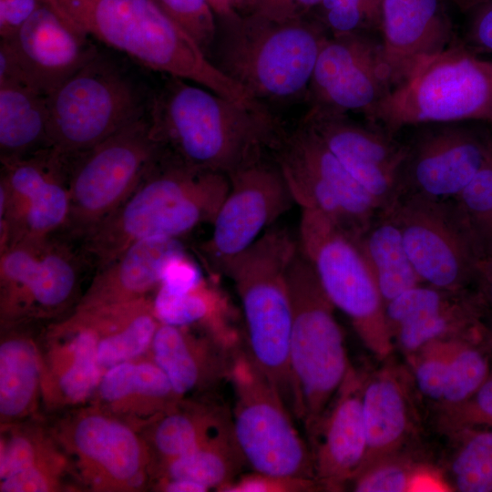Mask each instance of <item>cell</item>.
Listing matches in <instances>:
<instances>
[{"label": "cell", "instance_id": "816d5d0a", "mask_svg": "<svg viewBox=\"0 0 492 492\" xmlns=\"http://www.w3.org/2000/svg\"><path fill=\"white\" fill-rule=\"evenodd\" d=\"M159 490L167 492H206L205 487L183 479H160L159 483Z\"/></svg>", "mask_w": 492, "mask_h": 492}, {"label": "cell", "instance_id": "277c9868", "mask_svg": "<svg viewBox=\"0 0 492 492\" xmlns=\"http://www.w3.org/2000/svg\"><path fill=\"white\" fill-rule=\"evenodd\" d=\"M220 22L212 62L255 100L288 101L308 94L329 36L317 19L239 14Z\"/></svg>", "mask_w": 492, "mask_h": 492}, {"label": "cell", "instance_id": "603a6c76", "mask_svg": "<svg viewBox=\"0 0 492 492\" xmlns=\"http://www.w3.org/2000/svg\"><path fill=\"white\" fill-rule=\"evenodd\" d=\"M364 375L351 365L308 441L315 479L323 491H343L363 465L367 447L362 408Z\"/></svg>", "mask_w": 492, "mask_h": 492}, {"label": "cell", "instance_id": "f6af8a7d", "mask_svg": "<svg viewBox=\"0 0 492 492\" xmlns=\"http://www.w3.org/2000/svg\"><path fill=\"white\" fill-rule=\"evenodd\" d=\"M62 468L38 467L14 473L0 479L1 492H46L58 487Z\"/></svg>", "mask_w": 492, "mask_h": 492}, {"label": "cell", "instance_id": "30bf717a", "mask_svg": "<svg viewBox=\"0 0 492 492\" xmlns=\"http://www.w3.org/2000/svg\"><path fill=\"white\" fill-rule=\"evenodd\" d=\"M160 153L147 112L69 156V213L63 231L81 241L126 200Z\"/></svg>", "mask_w": 492, "mask_h": 492}, {"label": "cell", "instance_id": "f35d334b", "mask_svg": "<svg viewBox=\"0 0 492 492\" xmlns=\"http://www.w3.org/2000/svg\"><path fill=\"white\" fill-rule=\"evenodd\" d=\"M455 199L483 258L492 250V149L477 175Z\"/></svg>", "mask_w": 492, "mask_h": 492}, {"label": "cell", "instance_id": "ffe728a7", "mask_svg": "<svg viewBox=\"0 0 492 492\" xmlns=\"http://www.w3.org/2000/svg\"><path fill=\"white\" fill-rule=\"evenodd\" d=\"M60 436L93 488L129 490L144 484L149 447L128 425L99 412H84Z\"/></svg>", "mask_w": 492, "mask_h": 492}, {"label": "cell", "instance_id": "9c48e42d", "mask_svg": "<svg viewBox=\"0 0 492 492\" xmlns=\"http://www.w3.org/2000/svg\"><path fill=\"white\" fill-rule=\"evenodd\" d=\"M228 381L234 395L232 431L247 466L257 472L316 480L310 446L246 340L231 352Z\"/></svg>", "mask_w": 492, "mask_h": 492}, {"label": "cell", "instance_id": "52a82bcc", "mask_svg": "<svg viewBox=\"0 0 492 492\" xmlns=\"http://www.w3.org/2000/svg\"><path fill=\"white\" fill-rule=\"evenodd\" d=\"M292 300L289 362L293 414L313 436L350 367L334 305L300 245L288 270Z\"/></svg>", "mask_w": 492, "mask_h": 492}, {"label": "cell", "instance_id": "f1b7e54d", "mask_svg": "<svg viewBox=\"0 0 492 492\" xmlns=\"http://www.w3.org/2000/svg\"><path fill=\"white\" fill-rule=\"evenodd\" d=\"M155 292L153 310L159 323L197 326L228 351L245 342L229 298L204 278L186 290L171 291L159 285Z\"/></svg>", "mask_w": 492, "mask_h": 492}, {"label": "cell", "instance_id": "5b68a950", "mask_svg": "<svg viewBox=\"0 0 492 492\" xmlns=\"http://www.w3.org/2000/svg\"><path fill=\"white\" fill-rule=\"evenodd\" d=\"M298 248V240L286 228L272 226L219 270L232 281L239 295L249 352L292 412L294 392L289 351L292 312L288 270Z\"/></svg>", "mask_w": 492, "mask_h": 492}, {"label": "cell", "instance_id": "f546056e", "mask_svg": "<svg viewBox=\"0 0 492 492\" xmlns=\"http://www.w3.org/2000/svg\"><path fill=\"white\" fill-rule=\"evenodd\" d=\"M50 331L63 339L54 351L49 385L63 401L79 403L98 387L103 376L97 361L98 332L84 314L74 312Z\"/></svg>", "mask_w": 492, "mask_h": 492}, {"label": "cell", "instance_id": "1f68e13d", "mask_svg": "<svg viewBox=\"0 0 492 492\" xmlns=\"http://www.w3.org/2000/svg\"><path fill=\"white\" fill-rule=\"evenodd\" d=\"M51 148L46 96L33 88L0 86V160Z\"/></svg>", "mask_w": 492, "mask_h": 492}, {"label": "cell", "instance_id": "e575fe53", "mask_svg": "<svg viewBox=\"0 0 492 492\" xmlns=\"http://www.w3.org/2000/svg\"><path fill=\"white\" fill-rule=\"evenodd\" d=\"M244 457L231 424L193 450L159 464L160 479H183L216 491L240 476Z\"/></svg>", "mask_w": 492, "mask_h": 492}, {"label": "cell", "instance_id": "c3c4849f", "mask_svg": "<svg viewBox=\"0 0 492 492\" xmlns=\"http://www.w3.org/2000/svg\"><path fill=\"white\" fill-rule=\"evenodd\" d=\"M321 2L322 0H280L262 16L275 20L301 18L307 16L312 10L316 9Z\"/></svg>", "mask_w": 492, "mask_h": 492}, {"label": "cell", "instance_id": "7c38bea8", "mask_svg": "<svg viewBox=\"0 0 492 492\" xmlns=\"http://www.w3.org/2000/svg\"><path fill=\"white\" fill-rule=\"evenodd\" d=\"M1 315L5 324L56 314L92 269L81 242L63 231L0 249Z\"/></svg>", "mask_w": 492, "mask_h": 492}, {"label": "cell", "instance_id": "44dd1931", "mask_svg": "<svg viewBox=\"0 0 492 492\" xmlns=\"http://www.w3.org/2000/svg\"><path fill=\"white\" fill-rule=\"evenodd\" d=\"M302 122L319 135L381 210L396 203L405 155L403 141L372 123L356 122L345 114L309 110Z\"/></svg>", "mask_w": 492, "mask_h": 492}, {"label": "cell", "instance_id": "4fadbf2b", "mask_svg": "<svg viewBox=\"0 0 492 492\" xmlns=\"http://www.w3.org/2000/svg\"><path fill=\"white\" fill-rule=\"evenodd\" d=\"M273 153L294 202L325 214L354 241L381 210L307 124L284 134Z\"/></svg>", "mask_w": 492, "mask_h": 492}, {"label": "cell", "instance_id": "8992f818", "mask_svg": "<svg viewBox=\"0 0 492 492\" xmlns=\"http://www.w3.org/2000/svg\"><path fill=\"white\" fill-rule=\"evenodd\" d=\"M107 47L46 96L51 147L84 152L147 114L153 87Z\"/></svg>", "mask_w": 492, "mask_h": 492}, {"label": "cell", "instance_id": "484cf974", "mask_svg": "<svg viewBox=\"0 0 492 492\" xmlns=\"http://www.w3.org/2000/svg\"><path fill=\"white\" fill-rule=\"evenodd\" d=\"M410 378L411 375L393 364L384 365L371 374H364L362 408L367 447L357 474L373 463L403 450L414 432Z\"/></svg>", "mask_w": 492, "mask_h": 492}, {"label": "cell", "instance_id": "ac0fdd59", "mask_svg": "<svg viewBox=\"0 0 492 492\" xmlns=\"http://www.w3.org/2000/svg\"><path fill=\"white\" fill-rule=\"evenodd\" d=\"M229 179L230 190L211 224V236L200 246L213 272L251 245L295 203L275 160L263 158Z\"/></svg>", "mask_w": 492, "mask_h": 492}, {"label": "cell", "instance_id": "ee69618b", "mask_svg": "<svg viewBox=\"0 0 492 492\" xmlns=\"http://www.w3.org/2000/svg\"><path fill=\"white\" fill-rule=\"evenodd\" d=\"M218 492H314L323 491L319 483L311 478L280 476L251 471L238 476L220 487Z\"/></svg>", "mask_w": 492, "mask_h": 492}, {"label": "cell", "instance_id": "6da1fadb", "mask_svg": "<svg viewBox=\"0 0 492 492\" xmlns=\"http://www.w3.org/2000/svg\"><path fill=\"white\" fill-rule=\"evenodd\" d=\"M148 108L151 132L176 160L228 177L273 152L284 133L265 107L251 108L166 76Z\"/></svg>", "mask_w": 492, "mask_h": 492}, {"label": "cell", "instance_id": "74e56055", "mask_svg": "<svg viewBox=\"0 0 492 492\" xmlns=\"http://www.w3.org/2000/svg\"><path fill=\"white\" fill-rule=\"evenodd\" d=\"M436 474L423 462L401 450L362 470L350 482L355 492H407L429 487Z\"/></svg>", "mask_w": 492, "mask_h": 492}, {"label": "cell", "instance_id": "cb8c5ba5", "mask_svg": "<svg viewBox=\"0 0 492 492\" xmlns=\"http://www.w3.org/2000/svg\"><path fill=\"white\" fill-rule=\"evenodd\" d=\"M379 34L393 88L456 44L444 0H383Z\"/></svg>", "mask_w": 492, "mask_h": 492}, {"label": "cell", "instance_id": "ba28073f", "mask_svg": "<svg viewBox=\"0 0 492 492\" xmlns=\"http://www.w3.org/2000/svg\"><path fill=\"white\" fill-rule=\"evenodd\" d=\"M492 122V62L460 44L420 64L366 120L388 133L444 122Z\"/></svg>", "mask_w": 492, "mask_h": 492}, {"label": "cell", "instance_id": "7dc6e473", "mask_svg": "<svg viewBox=\"0 0 492 492\" xmlns=\"http://www.w3.org/2000/svg\"><path fill=\"white\" fill-rule=\"evenodd\" d=\"M43 3L42 0H0V37L12 36Z\"/></svg>", "mask_w": 492, "mask_h": 492}, {"label": "cell", "instance_id": "4dcf8cb0", "mask_svg": "<svg viewBox=\"0 0 492 492\" xmlns=\"http://www.w3.org/2000/svg\"><path fill=\"white\" fill-rule=\"evenodd\" d=\"M354 242L376 282L384 305L424 283L407 255L392 208L381 210Z\"/></svg>", "mask_w": 492, "mask_h": 492}, {"label": "cell", "instance_id": "ab89813d", "mask_svg": "<svg viewBox=\"0 0 492 492\" xmlns=\"http://www.w3.org/2000/svg\"><path fill=\"white\" fill-rule=\"evenodd\" d=\"M383 0H322L317 20L332 36L380 32Z\"/></svg>", "mask_w": 492, "mask_h": 492}, {"label": "cell", "instance_id": "db71d44e", "mask_svg": "<svg viewBox=\"0 0 492 492\" xmlns=\"http://www.w3.org/2000/svg\"><path fill=\"white\" fill-rule=\"evenodd\" d=\"M491 0H451L462 12H469L477 6Z\"/></svg>", "mask_w": 492, "mask_h": 492}, {"label": "cell", "instance_id": "d6a6232c", "mask_svg": "<svg viewBox=\"0 0 492 492\" xmlns=\"http://www.w3.org/2000/svg\"><path fill=\"white\" fill-rule=\"evenodd\" d=\"M231 424L224 407L181 400L154 417L150 438L159 464L193 450Z\"/></svg>", "mask_w": 492, "mask_h": 492}, {"label": "cell", "instance_id": "d6986e66", "mask_svg": "<svg viewBox=\"0 0 492 492\" xmlns=\"http://www.w3.org/2000/svg\"><path fill=\"white\" fill-rule=\"evenodd\" d=\"M486 308L476 288L421 283L387 302L384 315L394 346L407 356L436 340L486 337Z\"/></svg>", "mask_w": 492, "mask_h": 492}, {"label": "cell", "instance_id": "2e32d148", "mask_svg": "<svg viewBox=\"0 0 492 492\" xmlns=\"http://www.w3.org/2000/svg\"><path fill=\"white\" fill-rule=\"evenodd\" d=\"M392 89L380 37L368 33L331 35L313 69L309 110L361 113L368 120Z\"/></svg>", "mask_w": 492, "mask_h": 492}, {"label": "cell", "instance_id": "5bb4252c", "mask_svg": "<svg viewBox=\"0 0 492 492\" xmlns=\"http://www.w3.org/2000/svg\"><path fill=\"white\" fill-rule=\"evenodd\" d=\"M392 210L410 261L424 283L450 290L477 285L482 256L455 198L410 194Z\"/></svg>", "mask_w": 492, "mask_h": 492}, {"label": "cell", "instance_id": "3957f363", "mask_svg": "<svg viewBox=\"0 0 492 492\" xmlns=\"http://www.w3.org/2000/svg\"><path fill=\"white\" fill-rule=\"evenodd\" d=\"M230 190L227 175L187 166L161 151L126 200L81 240L95 272L134 242L179 239L212 224Z\"/></svg>", "mask_w": 492, "mask_h": 492}, {"label": "cell", "instance_id": "9f6ffc18", "mask_svg": "<svg viewBox=\"0 0 492 492\" xmlns=\"http://www.w3.org/2000/svg\"><path fill=\"white\" fill-rule=\"evenodd\" d=\"M490 124H491V126H492V122H491Z\"/></svg>", "mask_w": 492, "mask_h": 492}, {"label": "cell", "instance_id": "d4e9b609", "mask_svg": "<svg viewBox=\"0 0 492 492\" xmlns=\"http://www.w3.org/2000/svg\"><path fill=\"white\" fill-rule=\"evenodd\" d=\"M486 337L452 338L426 343L407 355L418 392L443 409L469 398L490 374Z\"/></svg>", "mask_w": 492, "mask_h": 492}, {"label": "cell", "instance_id": "b9f144b4", "mask_svg": "<svg viewBox=\"0 0 492 492\" xmlns=\"http://www.w3.org/2000/svg\"><path fill=\"white\" fill-rule=\"evenodd\" d=\"M211 60L217 34V17L207 0H154Z\"/></svg>", "mask_w": 492, "mask_h": 492}, {"label": "cell", "instance_id": "bcb514c9", "mask_svg": "<svg viewBox=\"0 0 492 492\" xmlns=\"http://www.w3.org/2000/svg\"><path fill=\"white\" fill-rule=\"evenodd\" d=\"M464 43L472 52L492 54V0L482 4L469 11Z\"/></svg>", "mask_w": 492, "mask_h": 492}, {"label": "cell", "instance_id": "f5cc1de1", "mask_svg": "<svg viewBox=\"0 0 492 492\" xmlns=\"http://www.w3.org/2000/svg\"><path fill=\"white\" fill-rule=\"evenodd\" d=\"M280 0H246L241 13L263 15L267 14Z\"/></svg>", "mask_w": 492, "mask_h": 492}, {"label": "cell", "instance_id": "e0dca14e", "mask_svg": "<svg viewBox=\"0 0 492 492\" xmlns=\"http://www.w3.org/2000/svg\"><path fill=\"white\" fill-rule=\"evenodd\" d=\"M466 122L411 127L412 136L403 141L398 200L410 194L453 199L473 179L492 149V136Z\"/></svg>", "mask_w": 492, "mask_h": 492}, {"label": "cell", "instance_id": "60d3db41", "mask_svg": "<svg viewBox=\"0 0 492 492\" xmlns=\"http://www.w3.org/2000/svg\"><path fill=\"white\" fill-rule=\"evenodd\" d=\"M40 437L17 430L1 437L0 479L30 468H62V459Z\"/></svg>", "mask_w": 492, "mask_h": 492}, {"label": "cell", "instance_id": "681fc988", "mask_svg": "<svg viewBox=\"0 0 492 492\" xmlns=\"http://www.w3.org/2000/svg\"><path fill=\"white\" fill-rule=\"evenodd\" d=\"M476 288L487 307H492V250L479 261Z\"/></svg>", "mask_w": 492, "mask_h": 492}, {"label": "cell", "instance_id": "7a4b0ae2", "mask_svg": "<svg viewBox=\"0 0 492 492\" xmlns=\"http://www.w3.org/2000/svg\"><path fill=\"white\" fill-rule=\"evenodd\" d=\"M42 1L99 45L140 67L199 84L247 107H261L154 0Z\"/></svg>", "mask_w": 492, "mask_h": 492}, {"label": "cell", "instance_id": "8d00e7d4", "mask_svg": "<svg viewBox=\"0 0 492 492\" xmlns=\"http://www.w3.org/2000/svg\"><path fill=\"white\" fill-rule=\"evenodd\" d=\"M450 436L457 445L449 465L455 490L492 492V428H467Z\"/></svg>", "mask_w": 492, "mask_h": 492}, {"label": "cell", "instance_id": "7bdbcfd3", "mask_svg": "<svg viewBox=\"0 0 492 492\" xmlns=\"http://www.w3.org/2000/svg\"><path fill=\"white\" fill-rule=\"evenodd\" d=\"M439 429L452 436L473 427L492 428V374L464 402L438 410Z\"/></svg>", "mask_w": 492, "mask_h": 492}, {"label": "cell", "instance_id": "7402d4cb", "mask_svg": "<svg viewBox=\"0 0 492 492\" xmlns=\"http://www.w3.org/2000/svg\"><path fill=\"white\" fill-rule=\"evenodd\" d=\"M7 41L32 87L47 96L100 50L101 45L43 3Z\"/></svg>", "mask_w": 492, "mask_h": 492}, {"label": "cell", "instance_id": "8fae6325", "mask_svg": "<svg viewBox=\"0 0 492 492\" xmlns=\"http://www.w3.org/2000/svg\"><path fill=\"white\" fill-rule=\"evenodd\" d=\"M298 242L334 307L348 316L369 351L386 358L395 346L384 304L354 241L325 214L302 210Z\"/></svg>", "mask_w": 492, "mask_h": 492}, {"label": "cell", "instance_id": "11a10c76", "mask_svg": "<svg viewBox=\"0 0 492 492\" xmlns=\"http://www.w3.org/2000/svg\"><path fill=\"white\" fill-rule=\"evenodd\" d=\"M486 342L490 350H492V319L488 324H486Z\"/></svg>", "mask_w": 492, "mask_h": 492}, {"label": "cell", "instance_id": "4316f807", "mask_svg": "<svg viewBox=\"0 0 492 492\" xmlns=\"http://www.w3.org/2000/svg\"><path fill=\"white\" fill-rule=\"evenodd\" d=\"M185 251L179 239L150 238L134 242L95 276L76 309H99L149 297L160 283L163 269Z\"/></svg>", "mask_w": 492, "mask_h": 492}, {"label": "cell", "instance_id": "6f0895ef", "mask_svg": "<svg viewBox=\"0 0 492 492\" xmlns=\"http://www.w3.org/2000/svg\"><path fill=\"white\" fill-rule=\"evenodd\" d=\"M246 1V0H245ZM245 3V2H244Z\"/></svg>", "mask_w": 492, "mask_h": 492}, {"label": "cell", "instance_id": "836d02e7", "mask_svg": "<svg viewBox=\"0 0 492 492\" xmlns=\"http://www.w3.org/2000/svg\"><path fill=\"white\" fill-rule=\"evenodd\" d=\"M42 364L33 338L10 330L0 344V415L4 420L27 415L34 408Z\"/></svg>", "mask_w": 492, "mask_h": 492}, {"label": "cell", "instance_id": "9a60e30c", "mask_svg": "<svg viewBox=\"0 0 492 492\" xmlns=\"http://www.w3.org/2000/svg\"><path fill=\"white\" fill-rule=\"evenodd\" d=\"M69 156L54 148L1 162L0 249L64 230L69 213Z\"/></svg>", "mask_w": 492, "mask_h": 492}, {"label": "cell", "instance_id": "f907efd6", "mask_svg": "<svg viewBox=\"0 0 492 492\" xmlns=\"http://www.w3.org/2000/svg\"><path fill=\"white\" fill-rule=\"evenodd\" d=\"M220 21L228 20L241 14L245 0H207Z\"/></svg>", "mask_w": 492, "mask_h": 492}, {"label": "cell", "instance_id": "83f0119b", "mask_svg": "<svg viewBox=\"0 0 492 492\" xmlns=\"http://www.w3.org/2000/svg\"><path fill=\"white\" fill-rule=\"evenodd\" d=\"M151 349L153 360L182 398L228 380L231 351L203 333L197 335L189 327L159 323Z\"/></svg>", "mask_w": 492, "mask_h": 492}, {"label": "cell", "instance_id": "d590c367", "mask_svg": "<svg viewBox=\"0 0 492 492\" xmlns=\"http://www.w3.org/2000/svg\"><path fill=\"white\" fill-rule=\"evenodd\" d=\"M97 388L100 397L112 405L143 399L154 417L182 400L154 360L116 364L103 374Z\"/></svg>", "mask_w": 492, "mask_h": 492}]
</instances>
